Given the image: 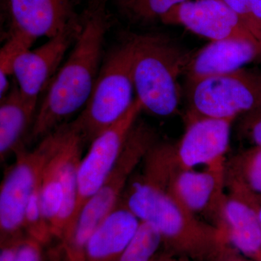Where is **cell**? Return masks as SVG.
I'll return each mask as SVG.
<instances>
[{"mask_svg": "<svg viewBox=\"0 0 261 261\" xmlns=\"http://www.w3.org/2000/svg\"><path fill=\"white\" fill-rule=\"evenodd\" d=\"M189 0H134L127 13L137 20L148 21L162 18L176 5Z\"/></svg>", "mask_w": 261, "mask_h": 261, "instance_id": "obj_25", "label": "cell"}, {"mask_svg": "<svg viewBox=\"0 0 261 261\" xmlns=\"http://www.w3.org/2000/svg\"><path fill=\"white\" fill-rule=\"evenodd\" d=\"M107 0H94L82 16V28L68 59L57 71L38 108L29 140L40 141L85 107L102 66L110 27Z\"/></svg>", "mask_w": 261, "mask_h": 261, "instance_id": "obj_1", "label": "cell"}, {"mask_svg": "<svg viewBox=\"0 0 261 261\" xmlns=\"http://www.w3.org/2000/svg\"><path fill=\"white\" fill-rule=\"evenodd\" d=\"M132 63L133 42L129 36L106 57L88 102L75 119L87 143L118 121L135 101Z\"/></svg>", "mask_w": 261, "mask_h": 261, "instance_id": "obj_5", "label": "cell"}, {"mask_svg": "<svg viewBox=\"0 0 261 261\" xmlns=\"http://www.w3.org/2000/svg\"><path fill=\"white\" fill-rule=\"evenodd\" d=\"M56 130L57 142L51 159L56 165L64 195L54 232L55 239L60 241L73 224L78 193L79 169L83 158L84 145L87 142L75 120L64 123Z\"/></svg>", "mask_w": 261, "mask_h": 261, "instance_id": "obj_13", "label": "cell"}, {"mask_svg": "<svg viewBox=\"0 0 261 261\" xmlns=\"http://www.w3.org/2000/svg\"><path fill=\"white\" fill-rule=\"evenodd\" d=\"M171 159L166 179L160 185L192 214L219 228L226 196V168L205 167L197 171L181 168L175 161L173 149Z\"/></svg>", "mask_w": 261, "mask_h": 261, "instance_id": "obj_9", "label": "cell"}, {"mask_svg": "<svg viewBox=\"0 0 261 261\" xmlns=\"http://www.w3.org/2000/svg\"><path fill=\"white\" fill-rule=\"evenodd\" d=\"M120 202L140 221L154 225L163 251L195 261H211L224 241L220 230L192 214L166 187L142 174L130 178Z\"/></svg>", "mask_w": 261, "mask_h": 261, "instance_id": "obj_2", "label": "cell"}, {"mask_svg": "<svg viewBox=\"0 0 261 261\" xmlns=\"http://www.w3.org/2000/svg\"><path fill=\"white\" fill-rule=\"evenodd\" d=\"M44 245L30 237H24L15 261H43Z\"/></svg>", "mask_w": 261, "mask_h": 261, "instance_id": "obj_27", "label": "cell"}, {"mask_svg": "<svg viewBox=\"0 0 261 261\" xmlns=\"http://www.w3.org/2000/svg\"><path fill=\"white\" fill-rule=\"evenodd\" d=\"M11 27L36 41L37 38L56 37L80 18L72 0H8Z\"/></svg>", "mask_w": 261, "mask_h": 261, "instance_id": "obj_14", "label": "cell"}, {"mask_svg": "<svg viewBox=\"0 0 261 261\" xmlns=\"http://www.w3.org/2000/svg\"><path fill=\"white\" fill-rule=\"evenodd\" d=\"M186 128L173 145V156L178 166L195 168H226L233 120L185 116Z\"/></svg>", "mask_w": 261, "mask_h": 261, "instance_id": "obj_10", "label": "cell"}, {"mask_svg": "<svg viewBox=\"0 0 261 261\" xmlns=\"http://www.w3.org/2000/svg\"><path fill=\"white\" fill-rule=\"evenodd\" d=\"M163 247L162 236L152 223L141 221L135 234L118 261H152Z\"/></svg>", "mask_w": 261, "mask_h": 261, "instance_id": "obj_21", "label": "cell"}, {"mask_svg": "<svg viewBox=\"0 0 261 261\" xmlns=\"http://www.w3.org/2000/svg\"><path fill=\"white\" fill-rule=\"evenodd\" d=\"M24 231L27 236L44 245L54 239L43 214L41 204V181L28 201L24 216Z\"/></svg>", "mask_w": 261, "mask_h": 261, "instance_id": "obj_22", "label": "cell"}, {"mask_svg": "<svg viewBox=\"0 0 261 261\" xmlns=\"http://www.w3.org/2000/svg\"><path fill=\"white\" fill-rule=\"evenodd\" d=\"M56 130L39 141L32 150L20 149L0 187V243L25 234L24 216L31 195L56 146Z\"/></svg>", "mask_w": 261, "mask_h": 261, "instance_id": "obj_7", "label": "cell"}, {"mask_svg": "<svg viewBox=\"0 0 261 261\" xmlns=\"http://www.w3.org/2000/svg\"><path fill=\"white\" fill-rule=\"evenodd\" d=\"M140 222L120 202L91 235L84 249L83 261H118Z\"/></svg>", "mask_w": 261, "mask_h": 261, "instance_id": "obj_17", "label": "cell"}, {"mask_svg": "<svg viewBox=\"0 0 261 261\" xmlns=\"http://www.w3.org/2000/svg\"><path fill=\"white\" fill-rule=\"evenodd\" d=\"M261 56V45L247 38H228L211 41L192 53L185 74L187 82L227 74L244 68Z\"/></svg>", "mask_w": 261, "mask_h": 261, "instance_id": "obj_15", "label": "cell"}, {"mask_svg": "<svg viewBox=\"0 0 261 261\" xmlns=\"http://www.w3.org/2000/svg\"><path fill=\"white\" fill-rule=\"evenodd\" d=\"M226 177L236 180L261 195L260 146H250L227 160Z\"/></svg>", "mask_w": 261, "mask_h": 261, "instance_id": "obj_19", "label": "cell"}, {"mask_svg": "<svg viewBox=\"0 0 261 261\" xmlns=\"http://www.w3.org/2000/svg\"><path fill=\"white\" fill-rule=\"evenodd\" d=\"M51 154L44 167L41 178V204L44 218L55 238V229L63 207L64 195L56 165L51 159Z\"/></svg>", "mask_w": 261, "mask_h": 261, "instance_id": "obj_20", "label": "cell"}, {"mask_svg": "<svg viewBox=\"0 0 261 261\" xmlns=\"http://www.w3.org/2000/svg\"><path fill=\"white\" fill-rule=\"evenodd\" d=\"M34 42L23 34L10 32L9 39L0 50V75H13L15 61L20 55L29 50Z\"/></svg>", "mask_w": 261, "mask_h": 261, "instance_id": "obj_24", "label": "cell"}, {"mask_svg": "<svg viewBox=\"0 0 261 261\" xmlns=\"http://www.w3.org/2000/svg\"><path fill=\"white\" fill-rule=\"evenodd\" d=\"M211 261H253L238 251L226 240L221 243Z\"/></svg>", "mask_w": 261, "mask_h": 261, "instance_id": "obj_28", "label": "cell"}, {"mask_svg": "<svg viewBox=\"0 0 261 261\" xmlns=\"http://www.w3.org/2000/svg\"><path fill=\"white\" fill-rule=\"evenodd\" d=\"M133 1L134 0H116L117 3L119 4L120 6L122 7L126 11L130 5L133 3Z\"/></svg>", "mask_w": 261, "mask_h": 261, "instance_id": "obj_31", "label": "cell"}, {"mask_svg": "<svg viewBox=\"0 0 261 261\" xmlns=\"http://www.w3.org/2000/svg\"><path fill=\"white\" fill-rule=\"evenodd\" d=\"M3 2H4L5 4L6 5L7 2H8V0H3Z\"/></svg>", "mask_w": 261, "mask_h": 261, "instance_id": "obj_33", "label": "cell"}, {"mask_svg": "<svg viewBox=\"0 0 261 261\" xmlns=\"http://www.w3.org/2000/svg\"><path fill=\"white\" fill-rule=\"evenodd\" d=\"M132 74L143 110L161 117L177 112L181 102L180 75L192 53L160 34H133Z\"/></svg>", "mask_w": 261, "mask_h": 261, "instance_id": "obj_3", "label": "cell"}, {"mask_svg": "<svg viewBox=\"0 0 261 261\" xmlns=\"http://www.w3.org/2000/svg\"><path fill=\"white\" fill-rule=\"evenodd\" d=\"M226 185H231V186L234 187L245 196V198L248 200V202H250V205H252L255 213H256L261 228V195L255 193V192L247 188L246 187L244 186L243 184L236 181V180L232 179V178H226Z\"/></svg>", "mask_w": 261, "mask_h": 261, "instance_id": "obj_29", "label": "cell"}, {"mask_svg": "<svg viewBox=\"0 0 261 261\" xmlns=\"http://www.w3.org/2000/svg\"><path fill=\"white\" fill-rule=\"evenodd\" d=\"M157 142L153 127L145 122H136L114 168L102 187L82 207L73 227L60 240L70 261H83L84 249L91 235L118 205L132 174Z\"/></svg>", "mask_w": 261, "mask_h": 261, "instance_id": "obj_4", "label": "cell"}, {"mask_svg": "<svg viewBox=\"0 0 261 261\" xmlns=\"http://www.w3.org/2000/svg\"><path fill=\"white\" fill-rule=\"evenodd\" d=\"M82 16L68 28L37 49L25 51L13 68L15 83L22 94L37 102L39 94L56 74L65 53L73 45L82 30Z\"/></svg>", "mask_w": 261, "mask_h": 261, "instance_id": "obj_11", "label": "cell"}, {"mask_svg": "<svg viewBox=\"0 0 261 261\" xmlns=\"http://www.w3.org/2000/svg\"><path fill=\"white\" fill-rule=\"evenodd\" d=\"M219 229L228 243L253 261H261V228L253 207L238 189L226 185Z\"/></svg>", "mask_w": 261, "mask_h": 261, "instance_id": "obj_16", "label": "cell"}, {"mask_svg": "<svg viewBox=\"0 0 261 261\" xmlns=\"http://www.w3.org/2000/svg\"><path fill=\"white\" fill-rule=\"evenodd\" d=\"M261 45V0H224Z\"/></svg>", "mask_w": 261, "mask_h": 261, "instance_id": "obj_23", "label": "cell"}, {"mask_svg": "<svg viewBox=\"0 0 261 261\" xmlns=\"http://www.w3.org/2000/svg\"><path fill=\"white\" fill-rule=\"evenodd\" d=\"M160 20L168 25H182L211 41L228 38L257 41L224 0H189L176 5Z\"/></svg>", "mask_w": 261, "mask_h": 261, "instance_id": "obj_12", "label": "cell"}, {"mask_svg": "<svg viewBox=\"0 0 261 261\" xmlns=\"http://www.w3.org/2000/svg\"><path fill=\"white\" fill-rule=\"evenodd\" d=\"M186 116L237 119L261 104V72L239 70L187 82Z\"/></svg>", "mask_w": 261, "mask_h": 261, "instance_id": "obj_6", "label": "cell"}, {"mask_svg": "<svg viewBox=\"0 0 261 261\" xmlns=\"http://www.w3.org/2000/svg\"><path fill=\"white\" fill-rule=\"evenodd\" d=\"M238 133L250 146L261 147V104L238 118Z\"/></svg>", "mask_w": 261, "mask_h": 261, "instance_id": "obj_26", "label": "cell"}, {"mask_svg": "<svg viewBox=\"0 0 261 261\" xmlns=\"http://www.w3.org/2000/svg\"><path fill=\"white\" fill-rule=\"evenodd\" d=\"M178 261H195V260H190V259L185 258V257H180L179 260H178Z\"/></svg>", "mask_w": 261, "mask_h": 261, "instance_id": "obj_32", "label": "cell"}, {"mask_svg": "<svg viewBox=\"0 0 261 261\" xmlns=\"http://www.w3.org/2000/svg\"><path fill=\"white\" fill-rule=\"evenodd\" d=\"M180 257L175 256L167 252H161L152 261H178Z\"/></svg>", "mask_w": 261, "mask_h": 261, "instance_id": "obj_30", "label": "cell"}, {"mask_svg": "<svg viewBox=\"0 0 261 261\" xmlns=\"http://www.w3.org/2000/svg\"><path fill=\"white\" fill-rule=\"evenodd\" d=\"M142 110L140 101L135 98L129 109L118 121L91 142L90 147L83 155L79 169L76 205L70 228L73 227L86 202L102 187L114 168L128 134Z\"/></svg>", "mask_w": 261, "mask_h": 261, "instance_id": "obj_8", "label": "cell"}, {"mask_svg": "<svg viewBox=\"0 0 261 261\" xmlns=\"http://www.w3.org/2000/svg\"><path fill=\"white\" fill-rule=\"evenodd\" d=\"M37 102L24 97L16 83L0 102V160L3 163L24 148V140L30 135Z\"/></svg>", "mask_w": 261, "mask_h": 261, "instance_id": "obj_18", "label": "cell"}]
</instances>
